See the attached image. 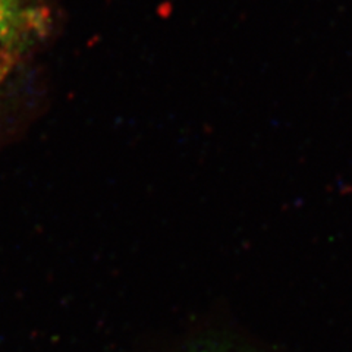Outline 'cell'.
Masks as SVG:
<instances>
[{"label": "cell", "instance_id": "1", "mask_svg": "<svg viewBox=\"0 0 352 352\" xmlns=\"http://www.w3.org/2000/svg\"><path fill=\"white\" fill-rule=\"evenodd\" d=\"M46 28V10L34 0H0V47L24 53Z\"/></svg>", "mask_w": 352, "mask_h": 352}, {"label": "cell", "instance_id": "2", "mask_svg": "<svg viewBox=\"0 0 352 352\" xmlns=\"http://www.w3.org/2000/svg\"><path fill=\"white\" fill-rule=\"evenodd\" d=\"M22 54L24 53L0 47V93H2L3 87L9 81L10 76H12Z\"/></svg>", "mask_w": 352, "mask_h": 352}, {"label": "cell", "instance_id": "3", "mask_svg": "<svg viewBox=\"0 0 352 352\" xmlns=\"http://www.w3.org/2000/svg\"><path fill=\"white\" fill-rule=\"evenodd\" d=\"M194 352H235L232 349H226L223 346H208V348H201V349H197Z\"/></svg>", "mask_w": 352, "mask_h": 352}]
</instances>
